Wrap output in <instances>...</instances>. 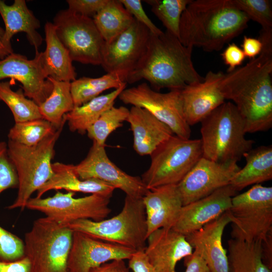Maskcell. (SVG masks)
Listing matches in <instances>:
<instances>
[{
    "label": "cell",
    "mask_w": 272,
    "mask_h": 272,
    "mask_svg": "<svg viewBox=\"0 0 272 272\" xmlns=\"http://www.w3.org/2000/svg\"><path fill=\"white\" fill-rule=\"evenodd\" d=\"M246 164L231 179L230 185L237 192L251 185L272 179V146H261L246 153Z\"/></svg>",
    "instance_id": "4316f807"
},
{
    "label": "cell",
    "mask_w": 272,
    "mask_h": 272,
    "mask_svg": "<svg viewBox=\"0 0 272 272\" xmlns=\"http://www.w3.org/2000/svg\"><path fill=\"white\" fill-rule=\"evenodd\" d=\"M25 256L24 241L0 226V262H11Z\"/></svg>",
    "instance_id": "74e56055"
},
{
    "label": "cell",
    "mask_w": 272,
    "mask_h": 272,
    "mask_svg": "<svg viewBox=\"0 0 272 272\" xmlns=\"http://www.w3.org/2000/svg\"><path fill=\"white\" fill-rule=\"evenodd\" d=\"M235 6L248 19L255 21L261 30L272 31L271 1L269 0H232Z\"/></svg>",
    "instance_id": "8d00e7d4"
},
{
    "label": "cell",
    "mask_w": 272,
    "mask_h": 272,
    "mask_svg": "<svg viewBox=\"0 0 272 272\" xmlns=\"http://www.w3.org/2000/svg\"><path fill=\"white\" fill-rule=\"evenodd\" d=\"M65 122L34 146L9 140L8 153L17 174L18 191L16 199L7 207L8 209H24L32 194L53 176L51 160L54 146Z\"/></svg>",
    "instance_id": "5b68a950"
},
{
    "label": "cell",
    "mask_w": 272,
    "mask_h": 272,
    "mask_svg": "<svg viewBox=\"0 0 272 272\" xmlns=\"http://www.w3.org/2000/svg\"><path fill=\"white\" fill-rule=\"evenodd\" d=\"M18 185L17 174L8 155V145L4 142H0V194Z\"/></svg>",
    "instance_id": "f35d334b"
},
{
    "label": "cell",
    "mask_w": 272,
    "mask_h": 272,
    "mask_svg": "<svg viewBox=\"0 0 272 272\" xmlns=\"http://www.w3.org/2000/svg\"><path fill=\"white\" fill-rule=\"evenodd\" d=\"M192 50L166 30L159 35L150 33L146 52L125 82L132 84L144 79L158 91L164 88L181 90L187 85L201 82L204 78L194 67Z\"/></svg>",
    "instance_id": "3957f363"
},
{
    "label": "cell",
    "mask_w": 272,
    "mask_h": 272,
    "mask_svg": "<svg viewBox=\"0 0 272 272\" xmlns=\"http://www.w3.org/2000/svg\"><path fill=\"white\" fill-rule=\"evenodd\" d=\"M249 21L232 0H191L181 15L179 39L187 47L220 51L247 27Z\"/></svg>",
    "instance_id": "7a4b0ae2"
},
{
    "label": "cell",
    "mask_w": 272,
    "mask_h": 272,
    "mask_svg": "<svg viewBox=\"0 0 272 272\" xmlns=\"http://www.w3.org/2000/svg\"><path fill=\"white\" fill-rule=\"evenodd\" d=\"M145 208L147 237L161 228H172L183 206L177 185L150 189L143 197Z\"/></svg>",
    "instance_id": "7402d4cb"
},
{
    "label": "cell",
    "mask_w": 272,
    "mask_h": 272,
    "mask_svg": "<svg viewBox=\"0 0 272 272\" xmlns=\"http://www.w3.org/2000/svg\"><path fill=\"white\" fill-rule=\"evenodd\" d=\"M230 223L227 212L199 230L185 236L211 272H229L227 253L222 244L225 227Z\"/></svg>",
    "instance_id": "44dd1931"
},
{
    "label": "cell",
    "mask_w": 272,
    "mask_h": 272,
    "mask_svg": "<svg viewBox=\"0 0 272 272\" xmlns=\"http://www.w3.org/2000/svg\"><path fill=\"white\" fill-rule=\"evenodd\" d=\"M57 37L68 50L73 61L101 65L105 41L92 18L62 10L53 23Z\"/></svg>",
    "instance_id": "30bf717a"
},
{
    "label": "cell",
    "mask_w": 272,
    "mask_h": 272,
    "mask_svg": "<svg viewBox=\"0 0 272 272\" xmlns=\"http://www.w3.org/2000/svg\"><path fill=\"white\" fill-rule=\"evenodd\" d=\"M109 0H67L68 9L76 14L93 18L108 2Z\"/></svg>",
    "instance_id": "60d3db41"
},
{
    "label": "cell",
    "mask_w": 272,
    "mask_h": 272,
    "mask_svg": "<svg viewBox=\"0 0 272 272\" xmlns=\"http://www.w3.org/2000/svg\"><path fill=\"white\" fill-rule=\"evenodd\" d=\"M224 74L209 71L202 81L180 90L183 114L190 126L200 122L225 102L219 87Z\"/></svg>",
    "instance_id": "d6986e66"
},
{
    "label": "cell",
    "mask_w": 272,
    "mask_h": 272,
    "mask_svg": "<svg viewBox=\"0 0 272 272\" xmlns=\"http://www.w3.org/2000/svg\"><path fill=\"white\" fill-rule=\"evenodd\" d=\"M229 272H271L263 262L261 241L246 242L231 238L228 241Z\"/></svg>",
    "instance_id": "f1b7e54d"
},
{
    "label": "cell",
    "mask_w": 272,
    "mask_h": 272,
    "mask_svg": "<svg viewBox=\"0 0 272 272\" xmlns=\"http://www.w3.org/2000/svg\"><path fill=\"white\" fill-rule=\"evenodd\" d=\"M126 84L125 83L108 94L99 95L80 106L75 107L64 115L70 130L85 134L103 113L113 106L115 100L125 88Z\"/></svg>",
    "instance_id": "83f0119b"
},
{
    "label": "cell",
    "mask_w": 272,
    "mask_h": 272,
    "mask_svg": "<svg viewBox=\"0 0 272 272\" xmlns=\"http://www.w3.org/2000/svg\"><path fill=\"white\" fill-rule=\"evenodd\" d=\"M126 121L132 132L133 149L140 156L150 155L174 134L166 124L142 108L132 106Z\"/></svg>",
    "instance_id": "cb8c5ba5"
},
{
    "label": "cell",
    "mask_w": 272,
    "mask_h": 272,
    "mask_svg": "<svg viewBox=\"0 0 272 272\" xmlns=\"http://www.w3.org/2000/svg\"><path fill=\"white\" fill-rule=\"evenodd\" d=\"M262 256L264 263L271 269L272 267V233L261 241Z\"/></svg>",
    "instance_id": "c3c4849f"
},
{
    "label": "cell",
    "mask_w": 272,
    "mask_h": 272,
    "mask_svg": "<svg viewBox=\"0 0 272 272\" xmlns=\"http://www.w3.org/2000/svg\"><path fill=\"white\" fill-rule=\"evenodd\" d=\"M240 169L237 163H218L202 157L177 184L183 206L230 184Z\"/></svg>",
    "instance_id": "9a60e30c"
},
{
    "label": "cell",
    "mask_w": 272,
    "mask_h": 272,
    "mask_svg": "<svg viewBox=\"0 0 272 272\" xmlns=\"http://www.w3.org/2000/svg\"><path fill=\"white\" fill-rule=\"evenodd\" d=\"M11 78L22 84L24 95L38 106L50 95L52 84L47 80L41 64V52L35 53L34 58L12 53L0 59V81Z\"/></svg>",
    "instance_id": "2e32d148"
},
{
    "label": "cell",
    "mask_w": 272,
    "mask_h": 272,
    "mask_svg": "<svg viewBox=\"0 0 272 272\" xmlns=\"http://www.w3.org/2000/svg\"><path fill=\"white\" fill-rule=\"evenodd\" d=\"M58 127L43 118L18 122L10 129L8 137L10 140L23 145L34 146Z\"/></svg>",
    "instance_id": "836d02e7"
},
{
    "label": "cell",
    "mask_w": 272,
    "mask_h": 272,
    "mask_svg": "<svg viewBox=\"0 0 272 272\" xmlns=\"http://www.w3.org/2000/svg\"><path fill=\"white\" fill-rule=\"evenodd\" d=\"M150 32L135 19L124 32L104 45L101 66L125 80L139 66L148 45ZM126 83V82H125Z\"/></svg>",
    "instance_id": "4fadbf2b"
},
{
    "label": "cell",
    "mask_w": 272,
    "mask_h": 272,
    "mask_svg": "<svg viewBox=\"0 0 272 272\" xmlns=\"http://www.w3.org/2000/svg\"><path fill=\"white\" fill-rule=\"evenodd\" d=\"M75 195L74 192L63 193L57 191L46 198L31 197L26 208L41 212L46 217L65 226L82 219L101 221L111 212L109 206L111 196L92 194L75 198Z\"/></svg>",
    "instance_id": "8fae6325"
},
{
    "label": "cell",
    "mask_w": 272,
    "mask_h": 272,
    "mask_svg": "<svg viewBox=\"0 0 272 272\" xmlns=\"http://www.w3.org/2000/svg\"><path fill=\"white\" fill-rule=\"evenodd\" d=\"M6 54L3 49L0 48V59H3L6 56Z\"/></svg>",
    "instance_id": "f907efd6"
},
{
    "label": "cell",
    "mask_w": 272,
    "mask_h": 272,
    "mask_svg": "<svg viewBox=\"0 0 272 272\" xmlns=\"http://www.w3.org/2000/svg\"><path fill=\"white\" fill-rule=\"evenodd\" d=\"M0 14L4 20L5 29L2 44L5 52L8 55L13 53L11 39L19 32L26 34L30 44L38 52L43 39L37 30L40 27L39 20L28 8L25 0H15L11 5L0 0Z\"/></svg>",
    "instance_id": "603a6c76"
},
{
    "label": "cell",
    "mask_w": 272,
    "mask_h": 272,
    "mask_svg": "<svg viewBox=\"0 0 272 272\" xmlns=\"http://www.w3.org/2000/svg\"><path fill=\"white\" fill-rule=\"evenodd\" d=\"M150 156V166L141 177L147 188L177 185L202 157L201 141L173 134Z\"/></svg>",
    "instance_id": "9c48e42d"
},
{
    "label": "cell",
    "mask_w": 272,
    "mask_h": 272,
    "mask_svg": "<svg viewBox=\"0 0 272 272\" xmlns=\"http://www.w3.org/2000/svg\"><path fill=\"white\" fill-rule=\"evenodd\" d=\"M74 170L81 179L101 180L121 190L127 196L143 198L150 190L141 178L128 174L114 164L108 157L105 146L95 142L86 158L74 165Z\"/></svg>",
    "instance_id": "5bb4252c"
},
{
    "label": "cell",
    "mask_w": 272,
    "mask_h": 272,
    "mask_svg": "<svg viewBox=\"0 0 272 272\" xmlns=\"http://www.w3.org/2000/svg\"><path fill=\"white\" fill-rule=\"evenodd\" d=\"M90 272H129V268L124 260L116 259L103 263Z\"/></svg>",
    "instance_id": "7dc6e473"
},
{
    "label": "cell",
    "mask_w": 272,
    "mask_h": 272,
    "mask_svg": "<svg viewBox=\"0 0 272 272\" xmlns=\"http://www.w3.org/2000/svg\"><path fill=\"white\" fill-rule=\"evenodd\" d=\"M52 84L50 95L39 106L42 118L58 127L66 121L64 115L75 107L71 92V82L47 78Z\"/></svg>",
    "instance_id": "4dcf8cb0"
},
{
    "label": "cell",
    "mask_w": 272,
    "mask_h": 272,
    "mask_svg": "<svg viewBox=\"0 0 272 272\" xmlns=\"http://www.w3.org/2000/svg\"><path fill=\"white\" fill-rule=\"evenodd\" d=\"M119 99L124 104L144 108L166 124L174 134L190 139L191 129L183 114L180 90L161 93L153 89L148 83L124 89Z\"/></svg>",
    "instance_id": "7c38bea8"
},
{
    "label": "cell",
    "mask_w": 272,
    "mask_h": 272,
    "mask_svg": "<svg viewBox=\"0 0 272 272\" xmlns=\"http://www.w3.org/2000/svg\"><path fill=\"white\" fill-rule=\"evenodd\" d=\"M125 83L116 73H107L100 77H82L71 82V92L74 106H80L97 97L103 91L118 89Z\"/></svg>",
    "instance_id": "1f68e13d"
},
{
    "label": "cell",
    "mask_w": 272,
    "mask_h": 272,
    "mask_svg": "<svg viewBox=\"0 0 272 272\" xmlns=\"http://www.w3.org/2000/svg\"><path fill=\"white\" fill-rule=\"evenodd\" d=\"M53 175L37 191V197L51 190L64 189L68 192L112 196L115 188L110 184L94 179H81L74 170V165L60 162L52 163Z\"/></svg>",
    "instance_id": "d4e9b609"
},
{
    "label": "cell",
    "mask_w": 272,
    "mask_h": 272,
    "mask_svg": "<svg viewBox=\"0 0 272 272\" xmlns=\"http://www.w3.org/2000/svg\"><path fill=\"white\" fill-rule=\"evenodd\" d=\"M46 48L41 52V64L47 78L71 82L76 79L77 73L70 53L57 36L53 24L47 22L44 26Z\"/></svg>",
    "instance_id": "484cf974"
},
{
    "label": "cell",
    "mask_w": 272,
    "mask_h": 272,
    "mask_svg": "<svg viewBox=\"0 0 272 272\" xmlns=\"http://www.w3.org/2000/svg\"><path fill=\"white\" fill-rule=\"evenodd\" d=\"M4 34H5V29H4L3 28H2L0 26V48H1L2 49L4 50L5 54L7 56V54L5 51V50H4V48L2 44V40H3V38L4 37Z\"/></svg>",
    "instance_id": "681fc988"
},
{
    "label": "cell",
    "mask_w": 272,
    "mask_h": 272,
    "mask_svg": "<svg viewBox=\"0 0 272 272\" xmlns=\"http://www.w3.org/2000/svg\"><path fill=\"white\" fill-rule=\"evenodd\" d=\"M191 0H146L152 12L166 29L178 38L181 15Z\"/></svg>",
    "instance_id": "d590c367"
},
{
    "label": "cell",
    "mask_w": 272,
    "mask_h": 272,
    "mask_svg": "<svg viewBox=\"0 0 272 272\" xmlns=\"http://www.w3.org/2000/svg\"><path fill=\"white\" fill-rule=\"evenodd\" d=\"M147 241L144 251L157 272H176L177 262L193 252L186 237L172 228L157 229Z\"/></svg>",
    "instance_id": "ffe728a7"
},
{
    "label": "cell",
    "mask_w": 272,
    "mask_h": 272,
    "mask_svg": "<svg viewBox=\"0 0 272 272\" xmlns=\"http://www.w3.org/2000/svg\"><path fill=\"white\" fill-rule=\"evenodd\" d=\"M73 231L45 217L25 234L24 253L34 272H70L67 262Z\"/></svg>",
    "instance_id": "52a82bcc"
},
{
    "label": "cell",
    "mask_w": 272,
    "mask_h": 272,
    "mask_svg": "<svg viewBox=\"0 0 272 272\" xmlns=\"http://www.w3.org/2000/svg\"><path fill=\"white\" fill-rule=\"evenodd\" d=\"M237 192L229 184L205 197L183 206L172 229L185 236L199 230L226 213L230 208L232 198Z\"/></svg>",
    "instance_id": "ac0fdd59"
},
{
    "label": "cell",
    "mask_w": 272,
    "mask_h": 272,
    "mask_svg": "<svg viewBox=\"0 0 272 272\" xmlns=\"http://www.w3.org/2000/svg\"><path fill=\"white\" fill-rule=\"evenodd\" d=\"M222 58L228 66L227 72H230L240 66L245 59L242 49L235 43L229 44L221 53Z\"/></svg>",
    "instance_id": "b9f144b4"
},
{
    "label": "cell",
    "mask_w": 272,
    "mask_h": 272,
    "mask_svg": "<svg viewBox=\"0 0 272 272\" xmlns=\"http://www.w3.org/2000/svg\"><path fill=\"white\" fill-rule=\"evenodd\" d=\"M129 110L124 106H114L103 113L87 130L88 137L100 146H105L108 136L122 125Z\"/></svg>",
    "instance_id": "e575fe53"
},
{
    "label": "cell",
    "mask_w": 272,
    "mask_h": 272,
    "mask_svg": "<svg viewBox=\"0 0 272 272\" xmlns=\"http://www.w3.org/2000/svg\"><path fill=\"white\" fill-rule=\"evenodd\" d=\"M0 272H34L31 263L25 256L14 261L0 262Z\"/></svg>",
    "instance_id": "f6af8a7d"
},
{
    "label": "cell",
    "mask_w": 272,
    "mask_h": 272,
    "mask_svg": "<svg viewBox=\"0 0 272 272\" xmlns=\"http://www.w3.org/2000/svg\"><path fill=\"white\" fill-rule=\"evenodd\" d=\"M184 259L186 266L185 272H211L206 262L196 250Z\"/></svg>",
    "instance_id": "ee69618b"
},
{
    "label": "cell",
    "mask_w": 272,
    "mask_h": 272,
    "mask_svg": "<svg viewBox=\"0 0 272 272\" xmlns=\"http://www.w3.org/2000/svg\"><path fill=\"white\" fill-rule=\"evenodd\" d=\"M135 251L73 231L67 266L70 272H90L92 269L111 260L128 259Z\"/></svg>",
    "instance_id": "e0dca14e"
},
{
    "label": "cell",
    "mask_w": 272,
    "mask_h": 272,
    "mask_svg": "<svg viewBox=\"0 0 272 272\" xmlns=\"http://www.w3.org/2000/svg\"><path fill=\"white\" fill-rule=\"evenodd\" d=\"M227 213L232 223L231 238L264 240L272 233V187L255 184L235 195Z\"/></svg>",
    "instance_id": "ba28073f"
},
{
    "label": "cell",
    "mask_w": 272,
    "mask_h": 272,
    "mask_svg": "<svg viewBox=\"0 0 272 272\" xmlns=\"http://www.w3.org/2000/svg\"><path fill=\"white\" fill-rule=\"evenodd\" d=\"M25 96L22 89L13 91L10 82H0V100L10 108L15 123L43 118L39 106Z\"/></svg>",
    "instance_id": "d6a6232c"
},
{
    "label": "cell",
    "mask_w": 272,
    "mask_h": 272,
    "mask_svg": "<svg viewBox=\"0 0 272 272\" xmlns=\"http://www.w3.org/2000/svg\"><path fill=\"white\" fill-rule=\"evenodd\" d=\"M202 157L221 163H237L252 148L244 122L231 102H225L201 122Z\"/></svg>",
    "instance_id": "277c9868"
},
{
    "label": "cell",
    "mask_w": 272,
    "mask_h": 272,
    "mask_svg": "<svg viewBox=\"0 0 272 272\" xmlns=\"http://www.w3.org/2000/svg\"><path fill=\"white\" fill-rule=\"evenodd\" d=\"M73 231L118 244L135 251L145 250L147 238L145 208L143 198L126 195L121 212L108 219H82L67 225Z\"/></svg>",
    "instance_id": "8992f818"
},
{
    "label": "cell",
    "mask_w": 272,
    "mask_h": 272,
    "mask_svg": "<svg viewBox=\"0 0 272 272\" xmlns=\"http://www.w3.org/2000/svg\"><path fill=\"white\" fill-rule=\"evenodd\" d=\"M261 53L245 65L224 74L219 84L225 100L232 101L246 133L272 127V31L261 30Z\"/></svg>",
    "instance_id": "6da1fadb"
},
{
    "label": "cell",
    "mask_w": 272,
    "mask_h": 272,
    "mask_svg": "<svg viewBox=\"0 0 272 272\" xmlns=\"http://www.w3.org/2000/svg\"><path fill=\"white\" fill-rule=\"evenodd\" d=\"M106 43H109L126 30L135 19L119 0H109L93 18Z\"/></svg>",
    "instance_id": "f546056e"
},
{
    "label": "cell",
    "mask_w": 272,
    "mask_h": 272,
    "mask_svg": "<svg viewBox=\"0 0 272 272\" xmlns=\"http://www.w3.org/2000/svg\"><path fill=\"white\" fill-rule=\"evenodd\" d=\"M128 268L133 272H157L150 262L144 250H138L128 259Z\"/></svg>",
    "instance_id": "7bdbcfd3"
},
{
    "label": "cell",
    "mask_w": 272,
    "mask_h": 272,
    "mask_svg": "<svg viewBox=\"0 0 272 272\" xmlns=\"http://www.w3.org/2000/svg\"><path fill=\"white\" fill-rule=\"evenodd\" d=\"M241 46L245 57L251 59L261 53L263 45L259 38L244 36Z\"/></svg>",
    "instance_id": "bcb514c9"
},
{
    "label": "cell",
    "mask_w": 272,
    "mask_h": 272,
    "mask_svg": "<svg viewBox=\"0 0 272 272\" xmlns=\"http://www.w3.org/2000/svg\"><path fill=\"white\" fill-rule=\"evenodd\" d=\"M133 18L146 26L151 33L159 35L163 31L157 27L147 16L140 0H119Z\"/></svg>",
    "instance_id": "ab89813d"
}]
</instances>
